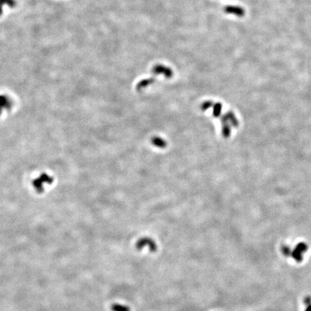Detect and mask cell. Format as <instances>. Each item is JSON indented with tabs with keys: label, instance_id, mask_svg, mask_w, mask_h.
I'll list each match as a JSON object with an SVG mask.
<instances>
[{
	"label": "cell",
	"instance_id": "1",
	"mask_svg": "<svg viewBox=\"0 0 311 311\" xmlns=\"http://www.w3.org/2000/svg\"><path fill=\"white\" fill-rule=\"evenodd\" d=\"M111 309L113 311H130V308L120 304H113Z\"/></svg>",
	"mask_w": 311,
	"mask_h": 311
},
{
	"label": "cell",
	"instance_id": "2",
	"mask_svg": "<svg viewBox=\"0 0 311 311\" xmlns=\"http://www.w3.org/2000/svg\"><path fill=\"white\" fill-rule=\"evenodd\" d=\"M292 255L293 258H294L297 262H300V261H303V255H302V253L300 252L299 251H297V249H295L294 251L292 252Z\"/></svg>",
	"mask_w": 311,
	"mask_h": 311
},
{
	"label": "cell",
	"instance_id": "3",
	"mask_svg": "<svg viewBox=\"0 0 311 311\" xmlns=\"http://www.w3.org/2000/svg\"><path fill=\"white\" fill-rule=\"evenodd\" d=\"M297 251H299L300 252H301L302 254L304 252L307 251L308 250V245L305 243H300L299 244H297L296 247V249Z\"/></svg>",
	"mask_w": 311,
	"mask_h": 311
},
{
	"label": "cell",
	"instance_id": "4",
	"mask_svg": "<svg viewBox=\"0 0 311 311\" xmlns=\"http://www.w3.org/2000/svg\"><path fill=\"white\" fill-rule=\"evenodd\" d=\"M283 252H284V254L286 255V256H289V255L291 254V250L289 247H284L283 248Z\"/></svg>",
	"mask_w": 311,
	"mask_h": 311
},
{
	"label": "cell",
	"instance_id": "5",
	"mask_svg": "<svg viewBox=\"0 0 311 311\" xmlns=\"http://www.w3.org/2000/svg\"><path fill=\"white\" fill-rule=\"evenodd\" d=\"M304 303H305V305H311V297L310 296L306 297L305 300H304Z\"/></svg>",
	"mask_w": 311,
	"mask_h": 311
},
{
	"label": "cell",
	"instance_id": "6",
	"mask_svg": "<svg viewBox=\"0 0 311 311\" xmlns=\"http://www.w3.org/2000/svg\"><path fill=\"white\" fill-rule=\"evenodd\" d=\"M305 311H311V305H308V307H307V308H306Z\"/></svg>",
	"mask_w": 311,
	"mask_h": 311
}]
</instances>
